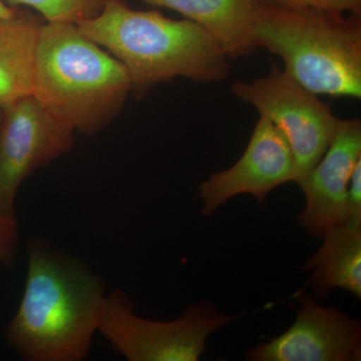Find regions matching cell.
Wrapping results in <instances>:
<instances>
[{
  "mask_svg": "<svg viewBox=\"0 0 361 361\" xmlns=\"http://www.w3.org/2000/svg\"><path fill=\"white\" fill-rule=\"evenodd\" d=\"M293 9H319L342 14H361V0H258Z\"/></svg>",
  "mask_w": 361,
  "mask_h": 361,
  "instance_id": "9a60e30c",
  "label": "cell"
},
{
  "mask_svg": "<svg viewBox=\"0 0 361 361\" xmlns=\"http://www.w3.org/2000/svg\"><path fill=\"white\" fill-rule=\"evenodd\" d=\"M77 25L123 63L137 99L177 78L217 84L230 75L229 59L218 42L186 18L172 20L159 11H135L123 0H104L96 18Z\"/></svg>",
  "mask_w": 361,
  "mask_h": 361,
  "instance_id": "7a4b0ae2",
  "label": "cell"
},
{
  "mask_svg": "<svg viewBox=\"0 0 361 361\" xmlns=\"http://www.w3.org/2000/svg\"><path fill=\"white\" fill-rule=\"evenodd\" d=\"M293 325L246 353L252 361H360L361 323L336 308L323 307L306 292L298 295Z\"/></svg>",
  "mask_w": 361,
  "mask_h": 361,
  "instance_id": "ba28073f",
  "label": "cell"
},
{
  "mask_svg": "<svg viewBox=\"0 0 361 361\" xmlns=\"http://www.w3.org/2000/svg\"><path fill=\"white\" fill-rule=\"evenodd\" d=\"M295 182V165L286 140L265 116H259L248 146L231 168L213 173L199 187L201 213L213 215L239 194L253 195L261 205L285 183Z\"/></svg>",
  "mask_w": 361,
  "mask_h": 361,
  "instance_id": "9c48e42d",
  "label": "cell"
},
{
  "mask_svg": "<svg viewBox=\"0 0 361 361\" xmlns=\"http://www.w3.org/2000/svg\"><path fill=\"white\" fill-rule=\"evenodd\" d=\"M232 92L269 118L286 140L295 165V182L312 170L331 144L339 118L318 99L273 65L266 77L236 80Z\"/></svg>",
  "mask_w": 361,
  "mask_h": 361,
  "instance_id": "8992f818",
  "label": "cell"
},
{
  "mask_svg": "<svg viewBox=\"0 0 361 361\" xmlns=\"http://www.w3.org/2000/svg\"><path fill=\"white\" fill-rule=\"evenodd\" d=\"M27 276L18 311L4 329L25 361H82L90 355L106 284L89 263L44 236L26 247Z\"/></svg>",
  "mask_w": 361,
  "mask_h": 361,
  "instance_id": "6da1fadb",
  "label": "cell"
},
{
  "mask_svg": "<svg viewBox=\"0 0 361 361\" xmlns=\"http://www.w3.org/2000/svg\"><path fill=\"white\" fill-rule=\"evenodd\" d=\"M8 6L35 9L47 23H77L101 13L104 0H4Z\"/></svg>",
  "mask_w": 361,
  "mask_h": 361,
  "instance_id": "5bb4252c",
  "label": "cell"
},
{
  "mask_svg": "<svg viewBox=\"0 0 361 361\" xmlns=\"http://www.w3.org/2000/svg\"><path fill=\"white\" fill-rule=\"evenodd\" d=\"M130 94L129 75L110 52L75 23H45L40 28L32 96L73 132L104 129Z\"/></svg>",
  "mask_w": 361,
  "mask_h": 361,
  "instance_id": "3957f363",
  "label": "cell"
},
{
  "mask_svg": "<svg viewBox=\"0 0 361 361\" xmlns=\"http://www.w3.org/2000/svg\"><path fill=\"white\" fill-rule=\"evenodd\" d=\"M18 13L16 7H11L4 0H0V20L13 18Z\"/></svg>",
  "mask_w": 361,
  "mask_h": 361,
  "instance_id": "ac0fdd59",
  "label": "cell"
},
{
  "mask_svg": "<svg viewBox=\"0 0 361 361\" xmlns=\"http://www.w3.org/2000/svg\"><path fill=\"white\" fill-rule=\"evenodd\" d=\"M180 13L206 30L228 59L250 56L258 49L254 37L258 0H142Z\"/></svg>",
  "mask_w": 361,
  "mask_h": 361,
  "instance_id": "8fae6325",
  "label": "cell"
},
{
  "mask_svg": "<svg viewBox=\"0 0 361 361\" xmlns=\"http://www.w3.org/2000/svg\"><path fill=\"white\" fill-rule=\"evenodd\" d=\"M348 222L361 225V160L356 163L348 189Z\"/></svg>",
  "mask_w": 361,
  "mask_h": 361,
  "instance_id": "e0dca14e",
  "label": "cell"
},
{
  "mask_svg": "<svg viewBox=\"0 0 361 361\" xmlns=\"http://www.w3.org/2000/svg\"><path fill=\"white\" fill-rule=\"evenodd\" d=\"M323 244L303 266L313 270L310 283L320 298L331 289H345L361 297V225L346 222L330 230Z\"/></svg>",
  "mask_w": 361,
  "mask_h": 361,
  "instance_id": "7c38bea8",
  "label": "cell"
},
{
  "mask_svg": "<svg viewBox=\"0 0 361 361\" xmlns=\"http://www.w3.org/2000/svg\"><path fill=\"white\" fill-rule=\"evenodd\" d=\"M4 118V106L0 104V128H1L2 122Z\"/></svg>",
  "mask_w": 361,
  "mask_h": 361,
  "instance_id": "d6986e66",
  "label": "cell"
},
{
  "mask_svg": "<svg viewBox=\"0 0 361 361\" xmlns=\"http://www.w3.org/2000/svg\"><path fill=\"white\" fill-rule=\"evenodd\" d=\"M360 160V120H339L324 155L297 182L306 197L299 223L311 236L322 239L330 230L348 222V183Z\"/></svg>",
  "mask_w": 361,
  "mask_h": 361,
  "instance_id": "30bf717a",
  "label": "cell"
},
{
  "mask_svg": "<svg viewBox=\"0 0 361 361\" xmlns=\"http://www.w3.org/2000/svg\"><path fill=\"white\" fill-rule=\"evenodd\" d=\"M240 315L219 312L212 303L194 304L173 322L140 317L122 289L106 294L97 331L129 361H196L208 337Z\"/></svg>",
  "mask_w": 361,
  "mask_h": 361,
  "instance_id": "5b68a950",
  "label": "cell"
},
{
  "mask_svg": "<svg viewBox=\"0 0 361 361\" xmlns=\"http://www.w3.org/2000/svg\"><path fill=\"white\" fill-rule=\"evenodd\" d=\"M44 23L18 9L13 18L0 20V104L4 106L32 94L35 49Z\"/></svg>",
  "mask_w": 361,
  "mask_h": 361,
  "instance_id": "4fadbf2b",
  "label": "cell"
},
{
  "mask_svg": "<svg viewBox=\"0 0 361 361\" xmlns=\"http://www.w3.org/2000/svg\"><path fill=\"white\" fill-rule=\"evenodd\" d=\"M254 37L313 94L361 99V14L258 1Z\"/></svg>",
  "mask_w": 361,
  "mask_h": 361,
  "instance_id": "277c9868",
  "label": "cell"
},
{
  "mask_svg": "<svg viewBox=\"0 0 361 361\" xmlns=\"http://www.w3.org/2000/svg\"><path fill=\"white\" fill-rule=\"evenodd\" d=\"M30 94L4 106L0 128V217L18 220L16 199L23 180L65 155L75 137Z\"/></svg>",
  "mask_w": 361,
  "mask_h": 361,
  "instance_id": "52a82bcc",
  "label": "cell"
},
{
  "mask_svg": "<svg viewBox=\"0 0 361 361\" xmlns=\"http://www.w3.org/2000/svg\"><path fill=\"white\" fill-rule=\"evenodd\" d=\"M20 246L18 220L0 217V264L13 269L16 262V252Z\"/></svg>",
  "mask_w": 361,
  "mask_h": 361,
  "instance_id": "2e32d148",
  "label": "cell"
}]
</instances>
